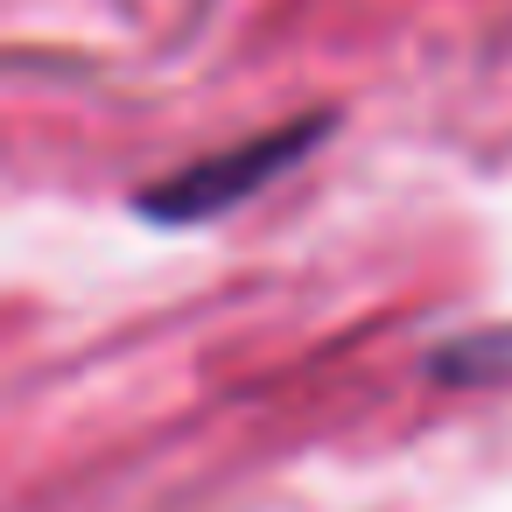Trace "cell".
Listing matches in <instances>:
<instances>
[{
    "instance_id": "6da1fadb",
    "label": "cell",
    "mask_w": 512,
    "mask_h": 512,
    "mask_svg": "<svg viewBox=\"0 0 512 512\" xmlns=\"http://www.w3.org/2000/svg\"><path fill=\"white\" fill-rule=\"evenodd\" d=\"M316 134H323V120H295V127H274V134H260V141H239V148H225V155H204V162H190L183 176L155 183V190L141 197V211H148V218H211V211L253 197V190H260L274 169H288Z\"/></svg>"
}]
</instances>
